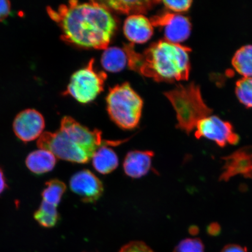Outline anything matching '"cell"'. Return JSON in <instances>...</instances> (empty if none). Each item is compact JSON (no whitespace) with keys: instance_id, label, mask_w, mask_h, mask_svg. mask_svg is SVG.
I'll use <instances>...</instances> for the list:
<instances>
[{"instance_id":"cell-1","label":"cell","mask_w":252,"mask_h":252,"mask_svg":"<svg viewBox=\"0 0 252 252\" xmlns=\"http://www.w3.org/2000/svg\"><path fill=\"white\" fill-rule=\"evenodd\" d=\"M47 12L61 28L62 39L79 47L106 50L117 28L102 2L70 1L57 9L49 6Z\"/></svg>"},{"instance_id":"cell-2","label":"cell","mask_w":252,"mask_h":252,"mask_svg":"<svg viewBox=\"0 0 252 252\" xmlns=\"http://www.w3.org/2000/svg\"><path fill=\"white\" fill-rule=\"evenodd\" d=\"M124 50L129 68L144 77L167 83L189 79L191 50L189 47L164 39L151 44L141 53L135 51L132 43L125 45Z\"/></svg>"},{"instance_id":"cell-3","label":"cell","mask_w":252,"mask_h":252,"mask_svg":"<svg viewBox=\"0 0 252 252\" xmlns=\"http://www.w3.org/2000/svg\"><path fill=\"white\" fill-rule=\"evenodd\" d=\"M164 94L175 110L177 127L187 133H190L201 120L213 112L204 102L199 86L193 83L187 86L179 85Z\"/></svg>"},{"instance_id":"cell-4","label":"cell","mask_w":252,"mask_h":252,"mask_svg":"<svg viewBox=\"0 0 252 252\" xmlns=\"http://www.w3.org/2000/svg\"><path fill=\"white\" fill-rule=\"evenodd\" d=\"M110 118L125 130L137 127L141 119L143 101L127 83L110 90L106 97Z\"/></svg>"},{"instance_id":"cell-5","label":"cell","mask_w":252,"mask_h":252,"mask_svg":"<svg viewBox=\"0 0 252 252\" xmlns=\"http://www.w3.org/2000/svg\"><path fill=\"white\" fill-rule=\"evenodd\" d=\"M94 59H91L86 67L72 74L65 95L69 94L79 102L87 103L102 92L107 74L94 70Z\"/></svg>"},{"instance_id":"cell-6","label":"cell","mask_w":252,"mask_h":252,"mask_svg":"<svg viewBox=\"0 0 252 252\" xmlns=\"http://www.w3.org/2000/svg\"><path fill=\"white\" fill-rule=\"evenodd\" d=\"M196 129V138L212 140L220 147L235 145L239 141L238 135L235 133L231 124L218 116L210 115L201 120Z\"/></svg>"},{"instance_id":"cell-7","label":"cell","mask_w":252,"mask_h":252,"mask_svg":"<svg viewBox=\"0 0 252 252\" xmlns=\"http://www.w3.org/2000/svg\"><path fill=\"white\" fill-rule=\"evenodd\" d=\"M45 121L37 110L27 109L19 113L13 122L16 136L24 143L35 140L43 133Z\"/></svg>"},{"instance_id":"cell-8","label":"cell","mask_w":252,"mask_h":252,"mask_svg":"<svg viewBox=\"0 0 252 252\" xmlns=\"http://www.w3.org/2000/svg\"><path fill=\"white\" fill-rule=\"evenodd\" d=\"M150 21L153 26L165 27V39L170 42L179 44L190 35L191 24L184 15L167 12L155 16Z\"/></svg>"},{"instance_id":"cell-9","label":"cell","mask_w":252,"mask_h":252,"mask_svg":"<svg viewBox=\"0 0 252 252\" xmlns=\"http://www.w3.org/2000/svg\"><path fill=\"white\" fill-rule=\"evenodd\" d=\"M71 190L80 196L84 202L94 203L101 197L103 187L98 178L89 170L78 172L70 181Z\"/></svg>"},{"instance_id":"cell-10","label":"cell","mask_w":252,"mask_h":252,"mask_svg":"<svg viewBox=\"0 0 252 252\" xmlns=\"http://www.w3.org/2000/svg\"><path fill=\"white\" fill-rule=\"evenodd\" d=\"M125 36L131 42L144 43L154 33L153 25L143 15H131L126 19L124 27Z\"/></svg>"},{"instance_id":"cell-11","label":"cell","mask_w":252,"mask_h":252,"mask_svg":"<svg viewBox=\"0 0 252 252\" xmlns=\"http://www.w3.org/2000/svg\"><path fill=\"white\" fill-rule=\"evenodd\" d=\"M154 153L151 151H131L126 155L124 171L131 178H140L147 174L152 164Z\"/></svg>"},{"instance_id":"cell-12","label":"cell","mask_w":252,"mask_h":252,"mask_svg":"<svg viewBox=\"0 0 252 252\" xmlns=\"http://www.w3.org/2000/svg\"><path fill=\"white\" fill-rule=\"evenodd\" d=\"M225 160L222 178L228 179L236 174L252 177V148L239 150Z\"/></svg>"},{"instance_id":"cell-13","label":"cell","mask_w":252,"mask_h":252,"mask_svg":"<svg viewBox=\"0 0 252 252\" xmlns=\"http://www.w3.org/2000/svg\"><path fill=\"white\" fill-rule=\"evenodd\" d=\"M57 162V158L50 151L39 149L33 151L25 160L27 168L36 175H42L52 171Z\"/></svg>"},{"instance_id":"cell-14","label":"cell","mask_w":252,"mask_h":252,"mask_svg":"<svg viewBox=\"0 0 252 252\" xmlns=\"http://www.w3.org/2000/svg\"><path fill=\"white\" fill-rule=\"evenodd\" d=\"M92 160L94 169L103 175L115 171L119 165L117 154L107 146L99 148L94 153Z\"/></svg>"},{"instance_id":"cell-15","label":"cell","mask_w":252,"mask_h":252,"mask_svg":"<svg viewBox=\"0 0 252 252\" xmlns=\"http://www.w3.org/2000/svg\"><path fill=\"white\" fill-rule=\"evenodd\" d=\"M161 1H107L103 4L115 10L125 14L141 15L146 13L154 5Z\"/></svg>"},{"instance_id":"cell-16","label":"cell","mask_w":252,"mask_h":252,"mask_svg":"<svg viewBox=\"0 0 252 252\" xmlns=\"http://www.w3.org/2000/svg\"><path fill=\"white\" fill-rule=\"evenodd\" d=\"M101 63L107 71L113 72L121 71L127 63V56L124 49L119 47H109L103 52Z\"/></svg>"},{"instance_id":"cell-17","label":"cell","mask_w":252,"mask_h":252,"mask_svg":"<svg viewBox=\"0 0 252 252\" xmlns=\"http://www.w3.org/2000/svg\"><path fill=\"white\" fill-rule=\"evenodd\" d=\"M233 67L244 77H252V45L241 47L233 57Z\"/></svg>"},{"instance_id":"cell-18","label":"cell","mask_w":252,"mask_h":252,"mask_svg":"<svg viewBox=\"0 0 252 252\" xmlns=\"http://www.w3.org/2000/svg\"><path fill=\"white\" fill-rule=\"evenodd\" d=\"M33 217L40 226L46 228L54 227L60 219L57 207L43 200Z\"/></svg>"},{"instance_id":"cell-19","label":"cell","mask_w":252,"mask_h":252,"mask_svg":"<svg viewBox=\"0 0 252 252\" xmlns=\"http://www.w3.org/2000/svg\"><path fill=\"white\" fill-rule=\"evenodd\" d=\"M65 190L64 182L57 179H51L46 183V188L42 193V200L58 207Z\"/></svg>"},{"instance_id":"cell-20","label":"cell","mask_w":252,"mask_h":252,"mask_svg":"<svg viewBox=\"0 0 252 252\" xmlns=\"http://www.w3.org/2000/svg\"><path fill=\"white\" fill-rule=\"evenodd\" d=\"M235 93L243 105L252 108V77H244L236 84Z\"/></svg>"},{"instance_id":"cell-21","label":"cell","mask_w":252,"mask_h":252,"mask_svg":"<svg viewBox=\"0 0 252 252\" xmlns=\"http://www.w3.org/2000/svg\"><path fill=\"white\" fill-rule=\"evenodd\" d=\"M173 252H204V247L199 239L187 238L179 242Z\"/></svg>"},{"instance_id":"cell-22","label":"cell","mask_w":252,"mask_h":252,"mask_svg":"<svg viewBox=\"0 0 252 252\" xmlns=\"http://www.w3.org/2000/svg\"><path fill=\"white\" fill-rule=\"evenodd\" d=\"M119 252H155L149 246L141 241H133L123 247Z\"/></svg>"},{"instance_id":"cell-23","label":"cell","mask_w":252,"mask_h":252,"mask_svg":"<svg viewBox=\"0 0 252 252\" xmlns=\"http://www.w3.org/2000/svg\"><path fill=\"white\" fill-rule=\"evenodd\" d=\"M162 2L167 8L171 10L178 12H186L190 8L191 0H182V1H163Z\"/></svg>"},{"instance_id":"cell-24","label":"cell","mask_w":252,"mask_h":252,"mask_svg":"<svg viewBox=\"0 0 252 252\" xmlns=\"http://www.w3.org/2000/svg\"><path fill=\"white\" fill-rule=\"evenodd\" d=\"M11 5L7 0H0V22L8 17L11 12Z\"/></svg>"},{"instance_id":"cell-25","label":"cell","mask_w":252,"mask_h":252,"mask_svg":"<svg viewBox=\"0 0 252 252\" xmlns=\"http://www.w3.org/2000/svg\"><path fill=\"white\" fill-rule=\"evenodd\" d=\"M221 252H247V251L237 245H228L223 249Z\"/></svg>"},{"instance_id":"cell-26","label":"cell","mask_w":252,"mask_h":252,"mask_svg":"<svg viewBox=\"0 0 252 252\" xmlns=\"http://www.w3.org/2000/svg\"><path fill=\"white\" fill-rule=\"evenodd\" d=\"M6 188H7V184H6L4 173L1 169H0V194L4 191Z\"/></svg>"}]
</instances>
